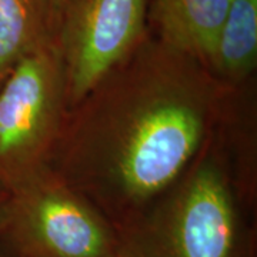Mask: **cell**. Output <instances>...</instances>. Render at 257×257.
Segmentation results:
<instances>
[{
  "mask_svg": "<svg viewBox=\"0 0 257 257\" xmlns=\"http://www.w3.org/2000/svg\"><path fill=\"white\" fill-rule=\"evenodd\" d=\"M206 66L230 87L251 83L257 66V0H231Z\"/></svg>",
  "mask_w": 257,
  "mask_h": 257,
  "instance_id": "cell-8",
  "label": "cell"
},
{
  "mask_svg": "<svg viewBox=\"0 0 257 257\" xmlns=\"http://www.w3.org/2000/svg\"><path fill=\"white\" fill-rule=\"evenodd\" d=\"M52 0H0V84L25 57L57 39Z\"/></svg>",
  "mask_w": 257,
  "mask_h": 257,
  "instance_id": "cell-7",
  "label": "cell"
},
{
  "mask_svg": "<svg viewBox=\"0 0 257 257\" xmlns=\"http://www.w3.org/2000/svg\"><path fill=\"white\" fill-rule=\"evenodd\" d=\"M53 2V5H55V8L56 10L59 12V15L62 13V9H63V5H64V2L66 0H52Z\"/></svg>",
  "mask_w": 257,
  "mask_h": 257,
  "instance_id": "cell-10",
  "label": "cell"
},
{
  "mask_svg": "<svg viewBox=\"0 0 257 257\" xmlns=\"http://www.w3.org/2000/svg\"><path fill=\"white\" fill-rule=\"evenodd\" d=\"M113 221L47 166L10 189L0 257H117Z\"/></svg>",
  "mask_w": 257,
  "mask_h": 257,
  "instance_id": "cell-3",
  "label": "cell"
},
{
  "mask_svg": "<svg viewBox=\"0 0 257 257\" xmlns=\"http://www.w3.org/2000/svg\"><path fill=\"white\" fill-rule=\"evenodd\" d=\"M10 204V190L0 182V229L8 217Z\"/></svg>",
  "mask_w": 257,
  "mask_h": 257,
  "instance_id": "cell-9",
  "label": "cell"
},
{
  "mask_svg": "<svg viewBox=\"0 0 257 257\" xmlns=\"http://www.w3.org/2000/svg\"><path fill=\"white\" fill-rule=\"evenodd\" d=\"M67 110L56 39L25 57L0 84V182L9 190L47 166Z\"/></svg>",
  "mask_w": 257,
  "mask_h": 257,
  "instance_id": "cell-4",
  "label": "cell"
},
{
  "mask_svg": "<svg viewBox=\"0 0 257 257\" xmlns=\"http://www.w3.org/2000/svg\"><path fill=\"white\" fill-rule=\"evenodd\" d=\"M253 92L172 187L117 226V257H256Z\"/></svg>",
  "mask_w": 257,
  "mask_h": 257,
  "instance_id": "cell-2",
  "label": "cell"
},
{
  "mask_svg": "<svg viewBox=\"0 0 257 257\" xmlns=\"http://www.w3.org/2000/svg\"><path fill=\"white\" fill-rule=\"evenodd\" d=\"M231 0H150L149 32L207 64Z\"/></svg>",
  "mask_w": 257,
  "mask_h": 257,
  "instance_id": "cell-6",
  "label": "cell"
},
{
  "mask_svg": "<svg viewBox=\"0 0 257 257\" xmlns=\"http://www.w3.org/2000/svg\"><path fill=\"white\" fill-rule=\"evenodd\" d=\"M150 0H66L57 29L69 109L149 35Z\"/></svg>",
  "mask_w": 257,
  "mask_h": 257,
  "instance_id": "cell-5",
  "label": "cell"
},
{
  "mask_svg": "<svg viewBox=\"0 0 257 257\" xmlns=\"http://www.w3.org/2000/svg\"><path fill=\"white\" fill-rule=\"evenodd\" d=\"M243 87L224 84L199 59L149 32L67 110L47 167L117 227L187 172Z\"/></svg>",
  "mask_w": 257,
  "mask_h": 257,
  "instance_id": "cell-1",
  "label": "cell"
}]
</instances>
